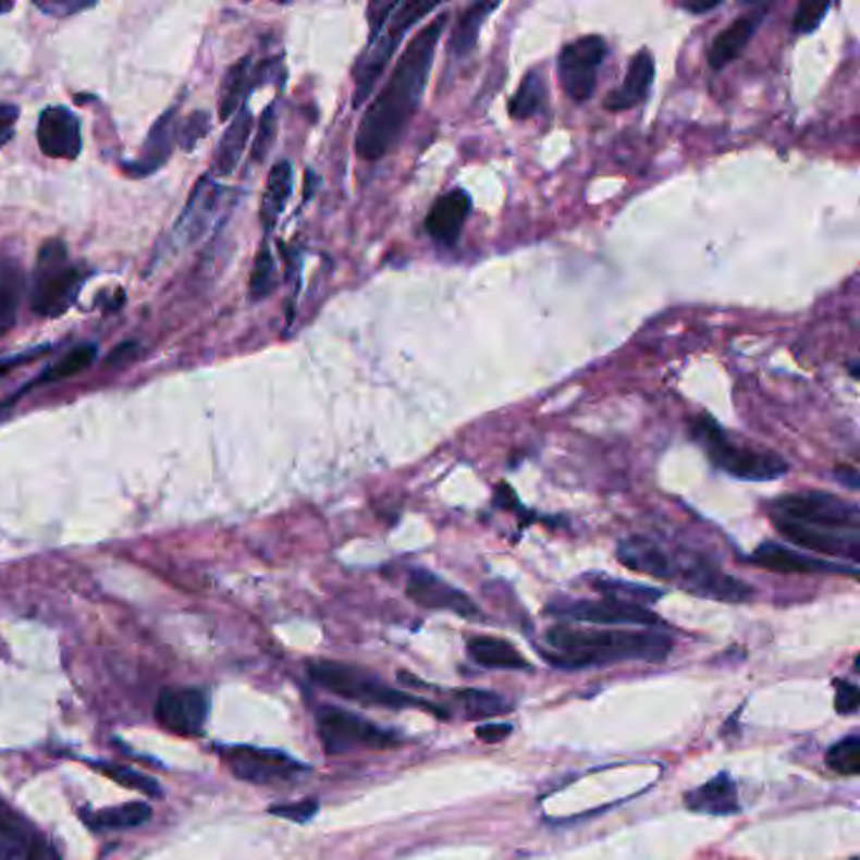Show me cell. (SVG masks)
I'll return each mask as SVG.
<instances>
[{
    "instance_id": "cell-39",
    "label": "cell",
    "mask_w": 860,
    "mask_h": 860,
    "mask_svg": "<svg viewBox=\"0 0 860 860\" xmlns=\"http://www.w3.org/2000/svg\"><path fill=\"white\" fill-rule=\"evenodd\" d=\"M94 767L103 772L107 777L114 779V783L130 787V790L147 795V798H159V795H162V787H159L152 777L142 775V772H134L130 767H119V764H109V762H97Z\"/></svg>"
},
{
    "instance_id": "cell-31",
    "label": "cell",
    "mask_w": 860,
    "mask_h": 860,
    "mask_svg": "<svg viewBox=\"0 0 860 860\" xmlns=\"http://www.w3.org/2000/svg\"><path fill=\"white\" fill-rule=\"evenodd\" d=\"M548 101V84L543 76V69H530L528 74L523 76L517 91L509 97L507 111L515 122H525V119H532L540 114Z\"/></svg>"
},
{
    "instance_id": "cell-26",
    "label": "cell",
    "mask_w": 860,
    "mask_h": 860,
    "mask_svg": "<svg viewBox=\"0 0 860 860\" xmlns=\"http://www.w3.org/2000/svg\"><path fill=\"white\" fill-rule=\"evenodd\" d=\"M467 654L475 664H480L484 668H509V672L528 668V659H525L513 643L497 639V636H469Z\"/></svg>"
},
{
    "instance_id": "cell-5",
    "label": "cell",
    "mask_w": 860,
    "mask_h": 860,
    "mask_svg": "<svg viewBox=\"0 0 860 860\" xmlns=\"http://www.w3.org/2000/svg\"><path fill=\"white\" fill-rule=\"evenodd\" d=\"M310 679H314L318 687L331 691V695L344 697L348 702H358L366 707H384V709H406V707H419L427 709L440 716V720H447V709H440L434 704L421 702V699L404 695V691H396L389 687L386 681H381L377 674L364 672L358 666L348 664H336V661H318V664H310Z\"/></svg>"
},
{
    "instance_id": "cell-13",
    "label": "cell",
    "mask_w": 860,
    "mask_h": 860,
    "mask_svg": "<svg viewBox=\"0 0 860 860\" xmlns=\"http://www.w3.org/2000/svg\"><path fill=\"white\" fill-rule=\"evenodd\" d=\"M0 860H61V856L19 810L0 800Z\"/></svg>"
},
{
    "instance_id": "cell-17",
    "label": "cell",
    "mask_w": 860,
    "mask_h": 860,
    "mask_svg": "<svg viewBox=\"0 0 860 860\" xmlns=\"http://www.w3.org/2000/svg\"><path fill=\"white\" fill-rule=\"evenodd\" d=\"M38 147L41 152L51 159H63L71 162L82 155L84 139H82V122H78L74 111L66 107H49L38 116Z\"/></svg>"
},
{
    "instance_id": "cell-28",
    "label": "cell",
    "mask_w": 860,
    "mask_h": 860,
    "mask_svg": "<svg viewBox=\"0 0 860 860\" xmlns=\"http://www.w3.org/2000/svg\"><path fill=\"white\" fill-rule=\"evenodd\" d=\"M174 147V111H167L149 130L145 142V152L137 159V164L130 167L132 174H152L162 167L172 155Z\"/></svg>"
},
{
    "instance_id": "cell-16",
    "label": "cell",
    "mask_w": 860,
    "mask_h": 860,
    "mask_svg": "<svg viewBox=\"0 0 860 860\" xmlns=\"http://www.w3.org/2000/svg\"><path fill=\"white\" fill-rule=\"evenodd\" d=\"M557 616H568L573 621H586V624L599 626H659L661 618L649 609L636 606V603L621 601H573V603H555L548 609Z\"/></svg>"
},
{
    "instance_id": "cell-27",
    "label": "cell",
    "mask_w": 860,
    "mask_h": 860,
    "mask_svg": "<svg viewBox=\"0 0 860 860\" xmlns=\"http://www.w3.org/2000/svg\"><path fill=\"white\" fill-rule=\"evenodd\" d=\"M291 193H293V164L288 159H281V162H275L273 170H270L266 195H262L260 220L266 233H270V230L278 225L285 205H288Z\"/></svg>"
},
{
    "instance_id": "cell-22",
    "label": "cell",
    "mask_w": 860,
    "mask_h": 860,
    "mask_svg": "<svg viewBox=\"0 0 860 860\" xmlns=\"http://www.w3.org/2000/svg\"><path fill=\"white\" fill-rule=\"evenodd\" d=\"M654 78H656L654 56H651V51L641 49L639 53L631 56L624 82H621L613 91H609V97L603 99V107L609 111H626L639 107L641 101H647L651 86H654Z\"/></svg>"
},
{
    "instance_id": "cell-19",
    "label": "cell",
    "mask_w": 860,
    "mask_h": 860,
    "mask_svg": "<svg viewBox=\"0 0 860 860\" xmlns=\"http://www.w3.org/2000/svg\"><path fill=\"white\" fill-rule=\"evenodd\" d=\"M767 13H770V5H752L750 11L732 21L727 28H722L720 34L714 36L712 46H709V53H707L709 66H712L714 71H722V69H727L732 61H737L739 56L745 53L747 46H750L752 36L762 28Z\"/></svg>"
},
{
    "instance_id": "cell-29",
    "label": "cell",
    "mask_w": 860,
    "mask_h": 860,
    "mask_svg": "<svg viewBox=\"0 0 860 860\" xmlns=\"http://www.w3.org/2000/svg\"><path fill=\"white\" fill-rule=\"evenodd\" d=\"M500 8V3H472L467 5L465 11L457 15L455 30L450 36V53L457 56V59H465V56L472 53L477 49V38H480V30L484 28V21L490 19Z\"/></svg>"
},
{
    "instance_id": "cell-51",
    "label": "cell",
    "mask_w": 860,
    "mask_h": 860,
    "mask_svg": "<svg viewBox=\"0 0 860 860\" xmlns=\"http://www.w3.org/2000/svg\"><path fill=\"white\" fill-rule=\"evenodd\" d=\"M848 369H850V377H853V379H860V377H858V361H856V358H853V361H850Z\"/></svg>"
},
{
    "instance_id": "cell-20",
    "label": "cell",
    "mask_w": 860,
    "mask_h": 860,
    "mask_svg": "<svg viewBox=\"0 0 860 860\" xmlns=\"http://www.w3.org/2000/svg\"><path fill=\"white\" fill-rule=\"evenodd\" d=\"M472 214V197L465 189H450L432 205L425 218V230L442 248H457L465 222Z\"/></svg>"
},
{
    "instance_id": "cell-9",
    "label": "cell",
    "mask_w": 860,
    "mask_h": 860,
    "mask_svg": "<svg viewBox=\"0 0 860 860\" xmlns=\"http://www.w3.org/2000/svg\"><path fill=\"white\" fill-rule=\"evenodd\" d=\"M606 56L609 44L603 36H580L563 46L557 53V78L570 101L586 103L593 97Z\"/></svg>"
},
{
    "instance_id": "cell-7",
    "label": "cell",
    "mask_w": 860,
    "mask_h": 860,
    "mask_svg": "<svg viewBox=\"0 0 860 860\" xmlns=\"http://www.w3.org/2000/svg\"><path fill=\"white\" fill-rule=\"evenodd\" d=\"M770 515L785 517V520L810 525V528L838 530V532H860V509L850 500L823 490H802L790 492L772 500Z\"/></svg>"
},
{
    "instance_id": "cell-6",
    "label": "cell",
    "mask_w": 860,
    "mask_h": 860,
    "mask_svg": "<svg viewBox=\"0 0 860 860\" xmlns=\"http://www.w3.org/2000/svg\"><path fill=\"white\" fill-rule=\"evenodd\" d=\"M82 285L84 273L69 260L66 245L61 241L44 243L30 281V310L44 318H59L76 304Z\"/></svg>"
},
{
    "instance_id": "cell-23",
    "label": "cell",
    "mask_w": 860,
    "mask_h": 860,
    "mask_svg": "<svg viewBox=\"0 0 860 860\" xmlns=\"http://www.w3.org/2000/svg\"><path fill=\"white\" fill-rule=\"evenodd\" d=\"M616 557L628 570L643 573V576L664 578V580H668V576H672V561H668V553L656 543V540H651L647 536H631L621 540L616 548Z\"/></svg>"
},
{
    "instance_id": "cell-52",
    "label": "cell",
    "mask_w": 860,
    "mask_h": 860,
    "mask_svg": "<svg viewBox=\"0 0 860 860\" xmlns=\"http://www.w3.org/2000/svg\"><path fill=\"white\" fill-rule=\"evenodd\" d=\"M0 147H3V139H0Z\"/></svg>"
},
{
    "instance_id": "cell-8",
    "label": "cell",
    "mask_w": 860,
    "mask_h": 860,
    "mask_svg": "<svg viewBox=\"0 0 860 860\" xmlns=\"http://www.w3.org/2000/svg\"><path fill=\"white\" fill-rule=\"evenodd\" d=\"M318 737L329 754H348L356 750H389L402 742L392 729L379 727L364 716H356L346 709L323 707L316 716Z\"/></svg>"
},
{
    "instance_id": "cell-10",
    "label": "cell",
    "mask_w": 860,
    "mask_h": 860,
    "mask_svg": "<svg viewBox=\"0 0 860 860\" xmlns=\"http://www.w3.org/2000/svg\"><path fill=\"white\" fill-rule=\"evenodd\" d=\"M668 561H672V576H668V580H676L684 591L729 603L750 601L752 588L742 583V580L727 576L720 565L707 561L704 555L679 553L668 555Z\"/></svg>"
},
{
    "instance_id": "cell-47",
    "label": "cell",
    "mask_w": 860,
    "mask_h": 860,
    "mask_svg": "<svg viewBox=\"0 0 860 860\" xmlns=\"http://www.w3.org/2000/svg\"><path fill=\"white\" fill-rule=\"evenodd\" d=\"M833 477L835 480H838L840 484H846L848 490H858L860 488V477H858V469L856 467H838L833 472Z\"/></svg>"
},
{
    "instance_id": "cell-2",
    "label": "cell",
    "mask_w": 860,
    "mask_h": 860,
    "mask_svg": "<svg viewBox=\"0 0 860 860\" xmlns=\"http://www.w3.org/2000/svg\"><path fill=\"white\" fill-rule=\"evenodd\" d=\"M545 661L557 668L601 666L611 661H664L672 639L654 631L626 628H576L555 626L545 634Z\"/></svg>"
},
{
    "instance_id": "cell-14",
    "label": "cell",
    "mask_w": 860,
    "mask_h": 860,
    "mask_svg": "<svg viewBox=\"0 0 860 860\" xmlns=\"http://www.w3.org/2000/svg\"><path fill=\"white\" fill-rule=\"evenodd\" d=\"M406 595L421 609L429 611H450L462 618H480L482 611L477 609V603L469 599L465 591H459L447 580L437 576L432 570L417 568L409 573L406 580Z\"/></svg>"
},
{
    "instance_id": "cell-25",
    "label": "cell",
    "mask_w": 860,
    "mask_h": 860,
    "mask_svg": "<svg viewBox=\"0 0 860 860\" xmlns=\"http://www.w3.org/2000/svg\"><path fill=\"white\" fill-rule=\"evenodd\" d=\"M250 130H253V116L248 109H241L233 119H230V126L225 130V134H222L218 149H214L212 167L220 177L235 172V167L245 152V145H248L250 139Z\"/></svg>"
},
{
    "instance_id": "cell-45",
    "label": "cell",
    "mask_w": 860,
    "mask_h": 860,
    "mask_svg": "<svg viewBox=\"0 0 860 860\" xmlns=\"http://www.w3.org/2000/svg\"><path fill=\"white\" fill-rule=\"evenodd\" d=\"M509 732H513V724L507 722H492V724H480L477 727V739H482V742H503V739L509 737Z\"/></svg>"
},
{
    "instance_id": "cell-3",
    "label": "cell",
    "mask_w": 860,
    "mask_h": 860,
    "mask_svg": "<svg viewBox=\"0 0 860 860\" xmlns=\"http://www.w3.org/2000/svg\"><path fill=\"white\" fill-rule=\"evenodd\" d=\"M437 8L440 3H414V0H406V3H396V0L379 3L377 0L369 5V41L354 66V109L371 101V94L392 63L396 49L421 19L437 13Z\"/></svg>"
},
{
    "instance_id": "cell-36",
    "label": "cell",
    "mask_w": 860,
    "mask_h": 860,
    "mask_svg": "<svg viewBox=\"0 0 860 860\" xmlns=\"http://www.w3.org/2000/svg\"><path fill=\"white\" fill-rule=\"evenodd\" d=\"M595 591L601 595H606L611 601H621V603H636V606H643V603H654L659 601L661 591L656 588H649V586H639V583H626V580H613V578H593L591 580Z\"/></svg>"
},
{
    "instance_id": "cell-44",
    "label": "cell",
    "mask_w": 860,
    "mask_h": 860,
    "mask_svg": "<svg viewBox=\"0 0 860 860\" xmlns=\"http://www.w3.org/2000/svg\"><path fill=\"white\" fill-rule=\"evenodd\" d=\"M205 134H207V114L197 111V114H193L185 122V130H182V145L193 149L197 145V139L205 137Z\"/></svg>"
},
{
    "instance_id": "cell-1",
    "label": "cell",
    "mask_w": 860,
    "mask_h": 860,
    "mask_svg": "<svg viewBox=\"0 0 860 860\" xmlns=\"http://www.w3.org/2000/svg\"><path fill=\"white\" fill-rule=\"evenodd\" d=\"M447 23L450 13L444 11L411 38L402 59L396 61L392 76L366 107L354 137L356 155L366 162H379L402 142L404 130L417 114L427 91L429 74H432L437 49H440Z\"/></svg>"
},
{
    "instance_id": "cell-24",
    "label": "cell",
    "mask_w": 860,
    "mask_h": 860,
    "mask_svg": "<svg viewBox=\"0 0 860 860\" xmlns=\"http://www.w3.org/2000/svg\"><path fill=\"white\" fill-rule=\"evenodd\" d=\"M687 802L689 810L695 812H704V815H735L739 810V800H737V785L735 779H732L727 772H720V775H714L709 783L695 787V790L687 793Z\"/></svg>"
},
{
    "instance_id": "cell-4",
    "label": "cell",
    "mask_w": 860,
    "mask_h": 860,
    "mask_svg": "<svg viewBox=\"0 0 860 860\" xmlns=\"http://www.w3.org/2000/svg\"><path fill=\"white\" fill-rule=\"evenodd\" d=\"M691 437L702 444L704 455L724 475L742 482H772L790 475V465L785 457L770 450H752L742 442H735L724 432V427L709 414H699L691 419Z\"/></svg>"
},
{
    "instance_id": "cell-21",
    "label": "cell",
    "mask_w": 860,
    "mask_h": 860,
    "mask_svg": "<svg viewBox=\"0 0 860 860\" xmlns=\"http://www.w3.org/2000/svg\"><path fill=\"white\" fill-rule=\"evenodd\" d=\"M222 195H225V189H222V185H218L214 180L202 177L197 182V187L193 189V195H189L185 210L180 214L177 225H174V243L189 245L200 241V237L207 233V228H210L214 212H218Z\"/></svg>"
},
{
    "instance_id": "cell-50",
    "label": "cell",
    "mask_w": 860,
    "mask_h": 860,
    "mask_svg": "<svg viewBox=\"0 0 860 860\" xmlns=\"http://www.w3.org/2000/svg\"><path fill=\"white\" fill-rule=\"evenodd\" d=\"M38 11L44 13H51V15H69V13H76V11H84V8H89L86 3H61V5H51V3H38L36 5Z\"/></svg>"
},
{
    "instance_id": "cell-41",
    "label": "cell",
    "mask_w": 860,
    "mask_h": 860,
    "mask_svg": "<svg viewBox=\"0 0 860 860\" xmlns=\"http://www.w3.org/2000/svg\"><path fill=\"white\" fill-rule=\"evenodd\" d=\"M275 130H278L275 107H268L266 111H262L258 134H255V139H253V152H250L253 162H262V159H266V155L270 152V147H273Z\"/></svg>"
},
{
    "instance_id": "cell-33",
    "label": "cell",
    "mask_w": 860,
    "mask_h": 860,
    "mask_svg": "<svg viewBox=\"0 0 860 860\" xmlns=\"http://www.w3.org/2000/svg\"><path fill=\"white\" fill-rule=\"evenodd\" d=\"M94 358H97V346H91V344H84V346H76V348H71V352L61 358L59 364H53V366H49V369H46L41 377H36L34 381H30V384L26 386V389H21L19 394L15 396H21V394H26V392H30V389H36V386H44V384H53V381H61V379H69V377H76L78 371H84V369H89V366L94 364ZM13 396V400H15ZM13 400H8V402H13Z\"/></svg>"
},
{
    "instance_id": "cell-46",
    "label": "cell",
    "mask_w": 860,
    "mask_h": 860,
    "mask_svg": "<svg viewBox=\"0 0 860 860\" xmlns=\"http://www.w3.org/2000/svg\"><path fill=\"white\" fill-rule=\"evenodd\" d=\"M15 122H19V107L0 101V139H5L11 134Z\"/></svg>"
},
{
    "instance_id": "cell-34",
    "label": "cell",
    "mask_w": 860,
    "mask_h": 860,
    "mask_svg": "<svg viewBox=\"0 0 860 860\" xmlns=\"http://www.w3.org/2000/svg\"><path fill=\"white\" fill-rule=\"evenodd\" d=\"M23 293V275L11 260H0V336L13 329Z\"/></svg>"
},
{
    "instance_id": "cell-48",
    "label": "cell",
    "mask_w": 860,
    "mask_h": 860,
    "mask_svg": "<svg viewBox=\"0 0 860 860\" xmlns=\"http://www.w3.org/2000/svg\"><path fill=\"white\" fill-rule=\"evenodd\" d=\"M49 352V346H44V348H36V352H28V354H19V356H11V358H3V361H0V377H3V373H8L11 369H15V366L19 364H23V361H28V358H34V356H41V354H46Z\"/></svg>"
},
{
    "instance_id": "cell-49",
    "label": "cell",
    "mask_w": 860,
    "mask_h": 860,
    "mask_svg": "<svg viewBox=\"0 0 860 860\" xmlns=\"http://www.w3.org/2000/svg\"><path fill=\"white\" fill-rule=\"evenodd\" d=\"M679 8L691 15H704V13L716 11V8H722V0H709V3H699V0L697 3H691V0H681Z\"/></svg>"
},
{
    "instance_id": "cell-32",
    "label": "cell",
    "mask_w": 860,
    "mask_h": 860,
    "mask_svg": "<svg viewBox=\"0 0 860 860\" xmlns=\"http://www.w3.org/2000/svg\"><path fill=\"white\" fill-rule=\"evenodd\" d=\"M253 82V63L250 59H241L228 69L225 78H222V94H220V116L230 122L237 111H241L245 94L250 89Z\"/></svg>"
},
{
    "instance_id": "cell-42",
    "label": "cell",
    "mask_w": 860,
    "mask_h": 860,
    "mask_svg": "<svg viewBox=\"0 0 860 860\" xmlns=\"http://www.w3.org/2000/svg\"><path fill=\"white\" fill-rule=\"evenodd\" d=\"M835 709L840 714H856L860 704V689L853 681H835Z\"/></svg>"
},
{
    "instance_id": "cell-11",
    "label": "cell",
    "mask_w": 860,
    "mask_h": 860,
    "mask_svg": "<svg viewBox=\"0 0 860 860\" xmlns=\"http://www.w3.org/2000/svg\"><path fill=\"white\" fill-rule=\"evenodd\" d=\"M222 758L230 764L241 779L248 783H285L293 779L308 767L304 762L293 760L291 754L278 750H258V747H228L222 750Z\"/></svg>"
},
{
    "instance_id": "cell-30",
    "label": "cell",
    "mask_w": 860,
    "mask_h": 860,
    "mask_svg": "<svg viewBox=\"0 0 860 860\" xmlns=\"http://www.w3.org/2000/svg\"><path fill=\"white\" fill-rule=\"evenodd\" d=\"M152 818V808L147 802H124V806L107 808V810H86L82 820L91 831H130V827L145 825Z\"/></svg>"
},
{
    "instance_id": "cell-35",
    "label": "cell",
    "mask_w": 860,
    "mask_h": 860,
    "mask_svg": "<svg viewBox=\"0 0 860 860\" xmlns=\"http://www.w3.org/2000/svg\"><path fill=\"white\" fill-rule=\"evenodd\" d=\"M455 702L462 707L469 720H484V716H500L507 714L513 704L507 702L503 695L482 689H459L455 695Z\"/></svg>"
},
{
    "instance_id": "cell-37",
    "label": "cell",
    "mask_w": 860,
    "mask_h": 860,
    "mask_svg": "<svg viewBox=\"0 0 860 860\" xmlns=\"http://www.w3.org/2000/svg\"><path fill=\"white\" fill-rule=\"evenodd\" d=\"M825 762L827 767L838 772V775L846 777L860 775V737L848 735L846 739H840V742H835L831 750H827Z\"/></svg>"
},
{
    "instance_id": "cell-18",
    "label": "cell",
    "mask_w": 860,
    "mask_h": 860,
    "mask_svg": "<svg viewBox=\"0 0 860 860\" xmlns=\"http://www.w3.org/2000/svg\"><path fill=\"white\" fill-rule=\"evenodd\" d=\"M747 561L760 565L764 570L772 573H795V576H808V573H833V576H858V565H843L833 561H823V557H812L800 551H793L783 543H762Z\"/></svg>"
},
{
    "instance_id": "cell-43",
    "label": "cell",
    "mask_w": 860,
    "mask_h": 860,
    "mask_svg": "<svg viewBox=\"0 0 860 860\" xmlns=\"http://www.w3.org/2000/svg\"><path fill=\"white\" fill-rule=\"evenodd\" d=\"M270 812L278 818H285V820H296V823H306L318 812V802L316 800H300L296 806H273Z\"/></svg>"
},
{
    "instance_id": "cell-40",
    "label": "cell",
    "mask_w": 860,
    "mask_h": 860,
    "mask_svg": "<svg viewBox=\"0 0 860 860\" xmlns=\"http://www.w3.org/2000/svg\"><path fill=\"white\" fill-rule=\"evenodd\" d=\"M831 3H802L798 11H795L793 19V34L795 36H808L815 34L820 28V23L825 21V15L831 13Z\"/></svg>"
},
{
    "instance_id": "cell-38",
    "label": "cell",
    "mask_w": 860,
    "mask_h": 860,
    "mask_svg": "<svg viewBox=\"0 0 860 860\" xmlns=\"http://www.w3.org/2000/svg\"><path fill=\"white\" fill-rule=\"evenodd\" d=\"M275 260L268 245H260L258 255H255L253 273H250V298L262 300L275 291Z\"/></svg>"
},
{
    "instance_id": "cell-12",
    "label": "cell",
    "mask_w": 860,
    "mask_h": 860,
    "mask_svg": "<svg viewBox=\"0 0 860 860\" xmlns=\"http://www.w3.org/2000/svg\"><path fill=\"white\" fill-rule=\"evenodd\" d=\"M210 702L200 689L174 687L164 689L155 704V716L164 729L180 737H197L205 729Z\"/></svg>"
},
{
    "instance_id": "cell-15",
    "label": "cell",
    "mask_w": 860,
    "mask_h": 860,
    "mask_svg": "<svg viewBox=\"0 0 860 860\" xmlns=\"http://www.w3.org/2000/svg\"><path fill=\"white\" fill-rule=\"evenodd\" d=\"M775 530L785 540H790L793 545L802 548V551H812L820 555L846 557L850 565H858L860 557V532H838V530H823L810 528V525L785 520V517L772 515Z\"/></svg>"
}]
</instances>
